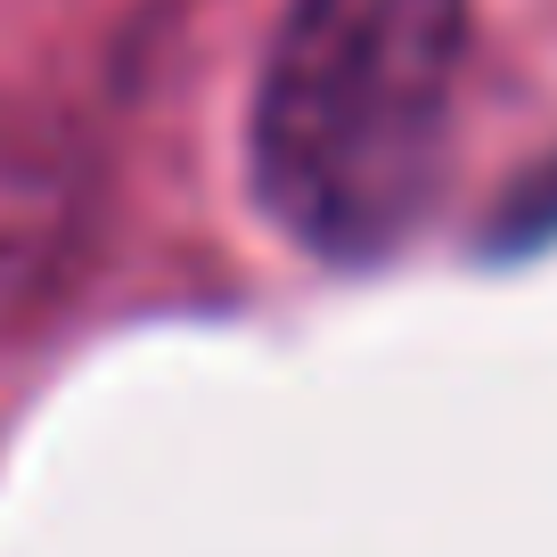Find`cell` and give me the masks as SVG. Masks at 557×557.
<instances>
[{
	"instance_id": "obj_1",
	"label": "cell",
	"mask_w": 557,
	"mask_h": 557,
	"mask_svg": "<svg viewBox=\"0 0 557 557\" xmlns=\"http://www.w3.org/2000/svg\"><path fill=\"white\" fill-rule=\"evenodd\" d=\"M475 0H287L246 107V181L296 255L377 271L435 213Z\"/></svg>"
},
{
	"instance_id": "obj_2",
	"label": "cell",
	"mask_w": 557,
	"mask_h": 557,
	"mask_svg": "<svg viewBox=\"0 0 557 557\" xmlns=\"http://www.w3.org/2000/svg\"><path fill=\"white\" fill-rule=\"evenodd\" d=\"M541 238H557V164H541V173L517 189L508 222L492 230V246H500V255H524V246H541Z\"/></svg>"
}]
</instances>
